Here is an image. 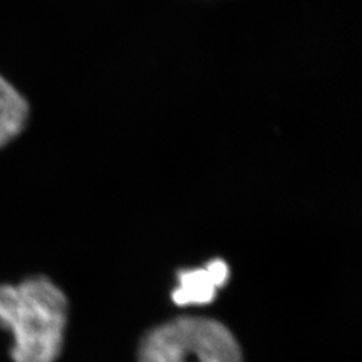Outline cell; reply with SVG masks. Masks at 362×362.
Segmentation results:
<instances>
[{
	"label": "cell",
	"mask_w": 362,
	"mask_h": 362,
	"mask_svg": "<svg viewBox=\"0 0 362 362\" xmlns=\"http://www.w3.org/2000/svg\"><path fill=\"white\" fill-rule=\"evenodd\" d=\"M69 300L45 275L0 285V327L13 338V362H55L64 349Z\"/></svg>",
	"instance_id": "1"
},
{
	"label": "cell",
	"mask_w": 362,
	"mask_h": 362,
	"mask_svg": "<svg viewBox=\"0 0 362 362\" xmlns=\"http://www.w3.org/2000/svg\"><path fill=\"white\" fill-rule=\"evenodd\" d=\"M139 362H243V354L230 329L219 321L180 317L145 336Z\"/></svg>",
	"instance_id": "2"
},
{
	"label": "cell",
	"mask_w": 362,
	"mask_h": 362,
	"mask_svg": "<svg viewBox=\"0 0 362 362\" xmlns=\"http://www.w3.org/2000/svg\"><path fill=\"white\" fill-rule=\"evenodd\" d=\"M28 118L30 105L25 95L0 74V149L23 133Z\"/></svg>",
	"instance_id": "3"
},
{
	"label": "cell",
	"mask_w": 362,
	"mask_h": 362,
	"mask_svg": "<svg viewBox=\"0 0 362 362\" xmlns=\"http://www.w3.org/2000/svg\"><path fill=\"white\" fill-rule=\"evenodd\" d=\"M228 272L223 262L212 263L204 270L185 272L181 275L179 288L175 291V300L180 305L209 302L227 278Z\"/></svg>",
	"instance_id": "4"
}]
</instances>
